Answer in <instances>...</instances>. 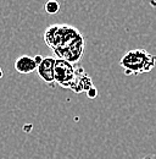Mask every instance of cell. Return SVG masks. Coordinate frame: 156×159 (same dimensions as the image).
<instances>
[{"label": "cell", "instance_id": "obj_7", "mask_svg": "<svg viewBox=\"0 0 156 159\" xmlns=\"http://www.w3.org/2000/svg\"><path fill=\"white\" fill-rule=\"evenodd\" d=\"M44 59V58H43V57H41V55H37V57H34V60H36V62H37V64H40V62H41V60Z\"/></svg>", "mask_w": 156, "mask_h": 159}, {"label": "cell", "instance_id": "obj_8", "mask_svg": "<svg viewBox=\"0 0 156 159\" xmlns=\"http://www.w3.org/2000/svg\"><path fill=\"white\" fill-rule=\"evenodd\" d=\"M141 159H156L154 156H146V157H144V158H141Z\"/></svg>", "mask_w": 156, "mask_h": 159}, {"label": "cell", "instance_id": "obj_9", "mask_svg": "<svg viewBox=\"0 0 156 159\" xmlns=\"http://www.w3.org/2000/svg\"><path fill=\"white\" fill-rule=\"evenodd\" d=\"M0 77H2V71H1V69H0Z\"/></svg>", "mask_w": 156, "mask_h": 159}, {"label": "cell", "instance_id": "obj_4", "mask_svg": "<svg viewBox=\"0 0 156 159\" xmlns=\"http://www.w3.org/2000/svg\"><path fill=\"white\" fill-rule=\"evenodd\" d=\"M38 67V64L36 62L34 58L28 57V55H22L19 59L15 61V69L20 74L27 75V74H32L33 71H36Z\"/></svg>", "mask_w": 156, "mask_h": 159}, {"label": "cell", "instance_id": "obj_2", "mask_svg": "<svg viewBox=\"0 0 156 159\" xmlns=\"http://www.w3.org/2000/svg\"><path fill=\"white\" fill-rule=\"evenodd\" d=\"M119 66L127 76L148 74L156 66V57L148 53L145 49H133L121 58Z\"/></svg>", "mask_w": 156, "mask_h": 159}, {"label": "cell", "instance_id": "obj_1", "mask_svg": "<svg viewBox=\"0 0 156 159\" xmlns=\"http://www.w3.org/2000/svg\"><path fill=\"white\" fill-rule=\"evenodd\" d=\"M44 40L58 59L78 62L85 49V42L77 28L68 25H54L45 30Z\"/></svg>", "mask_w": 156, "mask_h": 159}, {"label": "cell", "instance_id": "obj_5", "mask_svg": "<svg viewBox=\"0 0 156 159\" xmlns=\"http://www.w3.org/2000/svg\"><path fill=\"white\" fill-rule=\"evenodd\" d=\"M44 9H45V11L48 14L54 15V14H58V11H60V4H58V1H56V0H49V1L45 2Z\"/></svg>", "mask_w": 156, "mask_h": 159}, {"label": "cell", "instance_id": "obj_6", "mask_svg": "<svg viewBox=\"0 0 156 159\" xmlns=\"http://www.w3.org/2000/svg\"><path fill=\"white\" fill-rule=\"evenodd\" d=\"M87 96L90 98V99H94V98H97V96H98V89H97V87L94 86V87H92L88 92H87Z\"/></svg>", "mask_w": 156, "mask_h": 159}, {"label": "cell", "instance_id": "obj_3", "mask_svg": "<svg viewBox=\"0 0 156 159\" xmlns=\"http://www.w3.org/2000/svg\"><path fill=\"white\" fill-rule=\"evenodd\" d=\"M55 58L51 57H46L41 60V62L37 67V72H38L39 77L43 80L44 82H46L49 86L55 87Z\"/></svg>", "mask_w": 156, "mask_h": 159}]
</instances>
